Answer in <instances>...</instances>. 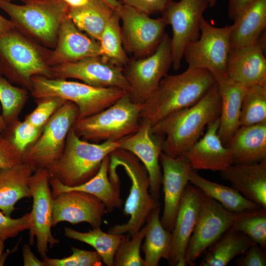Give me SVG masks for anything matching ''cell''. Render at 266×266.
I'll use <instances>...</instances> for the list:
<instances>
[{
	"instance_id": "1",
	"label": "cell",
	"mask_w": 266,
	"mask_h": 266,
	"mask_svg": "<svg viewBox=\"0 0 266 266\" xmlns=\"http://www.w3.org/2000/svg\"><path fill=\"white\" fill-rule=\"evenodd\" d=\"M221 97L217 83L195 104L175 111L151 126L152 133L164 137L162 152L173 158L186 154L204 128L218 118Z\"/></svg>"
},
{
	"instance_id": "2",
	"label": "cell",
	"mask_w": 266,
	"mask_h": 266,
	"mask_svg": "<svg viewBox=\"0 0 266 266\" xmlns=\"http://www.w3.org/2000/svg\"><path fill=\"white\" fill-rule=\"evenodd\" d=\"M216 81L208 70L188 68L176 75L166 74L143 103L140 118L151 126L169 114L199 101Z\"/></svg>"
},
{
	"instance_id": "3",
	"label": "cell",
	"mask_w": 266,
	"mask_h": 266,
	"mask_svg": "<svg viewBox=\"0 0 266 266\" xmlns=\"http://www.w3.org/2000/svg\"><path fill=\"white\" fill-rule=\"evenodd\" d=\"M51 51L15 28L9 30L0 35V75L30 91L33 76L53 78Z\"/></svg>"
},
{
	"instance_id": "4",
	"label": "cell",
	"mask_w": 266,
	"mask_h": 266,
	"mask_svg": "<svg viewBox=\"0 0 266 266\" xmlns=\"http://www.w3.org/2000/svg\"><path fill=\"white\" fill-rule=\"evenodd\" d=\"M23 4L0 0V9L15 28L44 46L55 48L61 23L69 6L62 0H21Z\"/></svg>"
},
{
	"instance_id": "5",
	"label": "cell",
	"mask_w": 266,
	"mask_h": 266,
	"mask_svg": "<svg viewBox=\"0 0 266 266\" xmlns=\"http://www.w3.org/2000/svg\"><path fill=\"white\" fill-rule=\"evenodd\" d=\"M109 156V168L116 170L118 166L123 167L132 184L123 209L124 214L129 216V219L126 223L110 228L108 233H126L132 237L144 226L150 214L160 203L150 194L148 172L136 156L121 149L115 150Z\"/></svg>"
},
{
	"instance_id": "6",
	"label": "cell",
	"mask_w": 266,
	"mask_h": 266,
	"mask_svg": "<svg viewBox=\"0 0 266 266\" xmlns=\"http://www.w3.org/2000/svg\"><path fill=\"white\" fill-rule=\"evenodd\" d=\"M120 142H89L80 138L71 128L61 156L48 169L49 174L66 186L83 184L98 173L106 156L119 149Z\"/></svg>"
},
{
	"instance_id": "7",
	"label": "cell",
	"mask_w": 266,
	"mask_h": 266,
	"mask_svg": "<svg viewBox=\"0 0 266 266\" xmlns=\"http://www.w3.org/2000/svg\"><path fill=\"white\" fill-rule=\"evenodd\" d=\"M142 106L128 93L105 109L77 119L72 128L80 138L91 142L119 141L139 129Z\"/></svg>"
},
{
	"instance_id": "8",
	"label": "cell",
	"mask_w": 266,
	"mask_h": 266,
	"mask_svg": "<svg viewBox=\"0 0 266 266\" xmlns=\"http://www.w3.org/2000/svg\"><path fill=\"white\" fill-rule=\"evenodd\" d=\"M30 91L36 99L56 97L72 102L78 109V119L105 109L128 94L118 88H99L84 83L39 75L32 78Z\"/></svg>"
},
{
	"instance_id": "9",
	"label": "cell",
	"mask_w": 266,
	"mask_h": 266,
	"mask_svg": "<svg viewBox=\"0 0 266 266\" xmlns=\"http://www.w3.org/2000/svg\"><path fill=\"white\" fill-rule=\"evenodd\" d=\"M232 26L215 27L203 18L200 35L185 48L183 57L190 68L208 70L217 83L228 79L227 63L231 46Z\"/></svg>"
},
{
	"instance_id": "10",
	"label": "cell",
	"mask_w": 266,
	"mask_h": 266,
	"mask_svg": "<svg viewBox=\"0 0 266 266\" xmlns=\"http://www.w3.org/2000/svg\"><path fill=\"white\" fill-rule=\"evenodd\" d=\"M79 115L78 109L66 100L50 117L40 136L23 154V162L34 170L49 168L61 156L67 135Z\"/></svg>"
},
{
	"instance_id": "11",
	"label": "cell",
	"mask_w": 266,
	"mask_h": 266,
	"mask_svg": "<svg viewBox=\"0 0 266 266\" xmlns=\"http://www.w3.org/2000/svg\"><path fill=\"white\" fill-rule=\"evenodd\" d=\"M172 65L171 38L165 33L160 43L150 55L129 60L124 67L129 84L128 94L135 102L143 104L167 74Z\"/></svg>"
},
{
	"instance_id": "12",
	"label": "cell",
	"mask_w": 266,
	"mask_h": 266,
	"mask_svg": "<svg viewBox=\"0 0 266 266\" xmlns=\"http://www.w3.org/2000/svg\"><path fill=\"white\" fill-rule=\"evenodd\" d=\"M238 214L203 194L196 225L186 252V265H194L203 252L232 227Z\"/></svg>"
},
{
	"instance_id": "13",
	"label": "cell",
	"mask_w": 266,
	"mask_h": 266,
	"mask_svg": "<svg viewBox=\"0 0 266 266\" xmlns=\"http://www.w3.org/2000/svg\"><path fill=\"white\" fill-rule=\"evenodd\" d=\"M208 6L207 0L172 1L162 13L167 25L172 28V66L175 70L181 66L186 47L199 37L203 14Z\"/></svg>"
},
{
	"instance_id": "14",
	"label": "cell",
	"mask_w": 266,
	"mask_h": 266,
	"mask_svg": "<svg viewBox=\"0 0 266 266\" xmlns=\"http://www.w3.org/2000/svg\"><path fill=\"white\" fill-rule=\"evenodd\" d=\"M49 176L48 169L38 168L30 179L33 201L30 212L29 242L33 245L36 238L37 251L42 259L47 257L49 246L51 248L60 242L51 232L53 198Z\"/></svg>"
},
{
	"instance_id": "15",
	"label": "cell",
	"mask_w": 266,
	"mask_h": 266,
	"mask_svg": "<svg viewBox=\"0 0 266 266\" xmlns=\"http://www.w3.org/2000/svg\"><path fill=\"white\" fill-rule=\"evenodd\" d=\"M122 22L124 47L135 58L146 57L157 49L167 24L162 17L154 19L129 5L122 3L117 10Z\"/></svg>"
},
{
	"instance_id": "16",
	"label": "cell",
	"mask_w": 266,
	"mask_h": 266,
	"mask_svg": "<svg viewBox=\"0 0 266 266\" xmlns=\"http://www.w3.org/2000/svg\"><path fill=\"white\" fill-rule=\"evenodd\" d=\"M52 71L53 78H74L92 86L118 88L128 93L130 90L124 68L110 63L101 56L55 66Z\"/></svg>"
},
{
	"instance_id": "17",
	"label": "cell",
	"mask_w": 266,
	"mask_h": 266,
	"mask_svg": "<svg viewBox=\"0 0 266 266\" xmlns=\"http://www.w3.org/2000/svg\"><path fill=\"white\" fill-rule=\"evenodd\" d=\"M151 129L150 123L141 119L139 129L121 139L119 149L131 153L143 165L150 180V193L159 201L162 180L160 157L164 137L152 133Z\"/></svg>"
},
{
	"instance_id": "18",
	"label": "cell",
	"mask_w": 266,
	"mask_h": 266,
	"mask_svg": "<svg viewBox=\"0 0 266 266\" xmlns=\"http://www.w3.org/2000/svg\"><path fill=\"white\" fill-rule=\"evenodd\" d=\"M52 204V227L61 222H67L73 225L87 222L93 228H100L102 217L107 213L100 200L82 191L63 192L53 198Z\"/></svg>"
},
{
	"instance_id": "19",
	"label": "cell",
	"mask_w": 266,
	"mask_h": 266,
	"mask_svg": "<svg viewBox=\"0 0 266 266\" xmlns=\"http://www.w3.org/2000/svg\"><path fill=\"white\" fill-rule=\"evenodd\" d=\"M160 162L163 169L162 184L164 194V207L160 220L163 227L171 232L193 168L185 155L173 158L162 152Z\"/></svg>"
},
{
	"instance_id": "20",
	"label": "cell",
	"mask_w": 266,
	"mask_h": 266,
	"mask_svg": "<svg viewBox=\"0 0 266 266\" xmlns=\"http://www.w3.org/2000/svg\"><path fill=\"white\" fill-rule=\"evenodd\" d=\"M203 193L197 187L188 184L182 197L171 232L168 264L186 266L185 257L190 238L197 221Z\"/></svg>"
},
{
	"instance_id": "21",
	"label": "cell",
	"mask_w": 266,
	"mask_h": 266,
	"mask_svg": "<svg viewBox=\"0 0 266 266\" xmlns=\"http://www.w3.org/2000/svg\"><path fill=\"white\" fill-rule=\"evenodd\" d=\"M100 56L102 51L100 42L80 30L67 15L59 28L56 46L52 49L50 66Z\"/></svg>"
},
{
	"instance_id": "22",
	"label": "cell",
	"mask_w": 266,
	"mask_h": 266,
	"mask_svg": "<svg viewBox=\"0 0 266 266\" xmlns=\"http://www.w3.org/2000/svg\"><path fill=\"white\" fill-rule=\"evenodd\" d=\"M265 45L258 41L251 45L231 49L227 67L229 79L245 88L266 84Z\"/></svg>"
},
{
	"instance_id": "23",
	"label": "cell",
	"mask_w": 266,
	"mask_h": 266,
	"mask_svg": "<svg viewBox=\"0 0 266 266\" xmlns=\"http://www.w3.org/2000/svg\"><path fill=\"white\" fill-rule=\"evenodd\" d=\"M219 125V118L210 122L204 136L186 153L193 169L220 172L233 164L231 151L218 134Z\"/></svg>"
},
{
	"instance_id": "24",
	"label": "cell",
	"mask_w": 266,
	"mask_h": 266,
	"mask_svg": "<svg viewBox=\"0 0 266 266\" xmlns=\"http://www.w3.org/2000/svg\"><path fill=\"white\" fill-rule=\"evenodd\" d=\"M110 162V156L102 161L98 173L91 179L78 186L69 187L62 184L57 178L50 175L49 183L53 198L69 191H78L90 194L105 205L107 213L115 209H120L123 203L120 197V183L111 180L108 176Z\"/></svg>"
},
{
	"instance_id": "25",
	"label": "cell",
	"mask_w": 266,
	"mask_h": 266,
	"mask_svg": "<svg viewBox=\"0 0 266 266\" xmlns=\"http://www.w3.org/2000/svg\"><path fill=\"white\" fill-rule=\"evenodd\" d=\"M220 175L246 199L266 209V160L253 164H233L220 171Z\"/></svg>"
},
{
	"instance_id": "26",
	"label": "cell",
	"mask_w": 266,
	"mask_h": 266,
	"mask_svg": "<svg viewBox=\"0 0 266 266\" xmlns=\"http://www.w3.org/2000/svg\"><path fill=\"white\" fill-rule=\"evenodd\" d=\"M233 164H253L266 160V122L240 126L226 145Z\"/></svg>"
},
{
	"instance_id": "27",
	"label": "cell",
	"mask_w": 266,
	"mask_h": 266,
	"mask_svg": "<svg viewBox=\"0 0 266 266\" xmlns=\"http://www.w3.org/2000/svg\"><path fill=\"white\" fill-rule=\"evenodd\" d=\"M217 84L221 97L217 133L226 146L240 127L241 106L246 88L229 79Z\"/></svg>"
},
{
	"instance_id": "28",
	"label": "cell",
	"mask_w": 266,
	"mask_h": 266,
	"mask_svg": "<svg viewBox=\"0 0 266 266\" xmlns=\"http://www.w3.org/2000/svg\"><path fill=\"white\" fill-rule=\"evenodd\" d=\"M34 170L23 163L16 166L0 169V210L10 216L20 200L32 198L30 177Z\"/></svg>"
},
{
	"instance_id": "29",
	"label": "cell",
	"mask_w": 266,
	"mask_h": 266,
	"mask_svg": "<svg viewBox=\"0 0 266 266\" xmlns=\"http://www.w3.org/2000/svg\"><path fill=\"white\" fill-rule=\"evenodd\" d=\"M231 49L256 43L266 27V0H257L232 25Z\"/></svg>"
},
{
	"instance_id": "30",
	"label": "cell",
	"mask_w": 266,
	"mask_h": 266,
	"mask_svg": "<svg viewBox=\"0 0 266 266\" xmlns=\"http://www.w3.org/2000/svg\"><path fill=\"white\" fill-rule=\"evenodd\" d=\"M115 12L101 0H88L83 5L69 7L67 16L80 30L99 41L104 28Z\"/></svg>"
},
{
	"instance_id": "31",
	"label": "cell",
	"mask_w": 266,
	"mask_h": 266,
	"mask_svg": "<svg viewBox=\"0 0 266 266\" xmlns=\"http://www.w3.org/2000/svg\"><path fill=\"white\" fill-rule=\"evenodd\" d=\"M189 181L204 195L213 199L231 212L240 213L262 207L246 199L234 188L205 179L193 169L190 173Z\"/></svg>"
},
{
	"instance_id": "32",
	"label": "cell",
	"mask_w": 266,
	"mask_h": 266,
	"mask_svg": "<svg viewBox=\"0 0 266 266\" xmlns=\"http://www.w3.org/2000/svg\"><path fill=\"white\" fill-rule=\"evenodd\" d=\"M160 211L159 205L153 210L146 222L147 229L142 246L145 266H158L162 258L167 260L169 257L171 232L162 226Z\"/></svg>"
},
{
	"instance_id": "33",
	"label": "cell",
	"mask_w": 266,
	"mask_h": 266,
	"mask_svg": "<svg viewBox=\"0 0 266 266\" xmlns=\"http://www.w3.org/2000/svg\"><path fill=\"white\" fill-rule=\"evenodd\" d=\"M208 250L200 266H226L234 257L244 254L253 242L245 234L229 229Z\"/></svg>"
},
{
	"instance_id": "34",
	"label": "cell",
	"mask_w": 266,
	"mask_h": 266,
	"mask_svg": "<svg viewBox=\"0 0 266 266\" xmlns=\"http://www.w3.org/2000/svg\"><path fill=\"white\" fill-rule=\"evenodd\" d=\"M65 235L92 246L103 262L107 266H113L116 250L125 237L124 234L105 233L100 228H93L87 232H80L71 228L64 229Z\"/></svg>"
},
{
	"instance_id": "35",
	"label": "cell",
	"mask_w": 266,
	"mask_h": 266,
	"mask_svg": "<svg viewBox=\"0 0 266 266\" xmlns=\"http://www.w3.org/2000/svg\"><path fill=\"white\" fill-rule=\"evenodd\" d=\"M120 18L115 12L107 22L99 42L104 59L121 67L127 64L129 59L123 45Z\"/></svg>"
},
{
	"instance_id": "36",
	"label": "cell",
	"mask_w": 266,
	"mask_h": 266,
	"mask_svg": "<svg viewBox=\"0 0 266 266\" xmlns=\"http://www.w3.org/2000/svg\"><path fill=\"white\" fill-rule=\"evenodd\" d=\"M266 122V84L246 88L242 100L240 126Z\"/></svg>"
},
{
	"instance_id": "37",
	"label": "cell",
	"mask_w": 266,
	"mask_h": 266,
	"mask_svg": "<svg viewBox=\"0 0 266 266\" xmlns=\"http://www.w3.org/2000/svg\"><path fill=\"white\" fill-rule=\"evenodd\" d=\"M266 209L263 207L239 213L230 229L242 233L265 249L266 246Z\"/></svg>"
},
{
	"instance_id": "38",
	"label": "cell",
	"mask_w": 266,
	"mask_h": 266,
	"mask_svg": "<svg viewBox=\"0 0 266 266\" xmlns=\"http://www.w3.org/2000/svg\"><path fill=\"white\" fill-rule=\"evenodd\" d=\"M28 97V90L13 86L7 79L0 75L1 115L7 126L18 121L19 115Z\"/></svg>"
},
{
	"instance_id": "39",
	"label": "cell",
	"mask_w": 266,
	"mask_h": 266,
	"mask_svg": "<svg viewBox=\"0 0 266 266\" xmlns=\"http://www.w3.org/2000/svg\"><path fill=\"white\" fill-rule=\"evenodd\" d=\"M147 229L146 224L132 236L131 239L129 234L125 235L115 253L113 266H145L140 249Z\"/></svg>"
},
{
	"instance_id": "40",
	"label": "cell",
	"mask_w": 266,
	"mask_h": 266,
	"mask_svg": "<svg viewBox=\"0 0 266 266\" xmlns=\"http://www.w3.org/2000/svg\"><path fill=\"white\" fill-rule=\"evenodd\" d=\"M43 128L36 127L28 121H17L8 126L3 135L7 137L23 154L38 138Z\"/></svg>"
},
{
	"instance_id": "41",
	"label": "cell",
	"mask_w": 266,
	"mask_h": 266,
	"mask_svg": "<svg viewBox=\"0 0 266 266\" xmlns=\"http://www.w3.org/2000/svg\"><path fill=\"white\" fill-rule=\"evenodd\" d=\"M36 100L38 101L37 106L24 120L39 128H43L53 114L66 101L56 97Z\"/></svg>"
},
{
	"instance_id": "42",
	"label": "cell",
	"mask_w": 266,
	"mask_h": 266,
	"mask_svg": "<svg viewBox=\"0 0 266 266\" xmlns=\"http://www.w3.org/2000/svg\"><path fill=\"white\" fill-rule=\"evenodd\" d=\"M30 212L22 217L13 219L0 210V238L4 241L16 236L20 233L30 227Z\"/></svg>"
},
{
	"instance_id": "43",
	"label": "cell",
	"mask_w": 266,
	"mask_h": 266,
	"mask_svg": "<svg viewBox=\"0 0 266 266\" xmlns=\"http://www.w3.org/2000/svg\"><path fill=\"white\" fill-rule=\"evenodd\" d=\"M23 163V154L7 137L0 135V169L11 167Z\"/></svg>"
},
{
	"instance_id": "44",
	"label": "cell",
	"mask_w": 266,
	"mask_h": 266,
	"mask_svg": "<svg viewBox=\"0 0 266 266\" xmlns=\"http://www.w3.org/2000/svg\"><path fill=\"white\" fill-rule=\"evenodd\" d=\"M122 3L129 5L149 15L162 13L173 0H120Z\"/></svg>"
},
{
	"instance_id": "45",
	"label": "cell",
	"mask_w": 266,
	"mask_h": 266,
	"mask_svg": "<svg viewBox=\"0 0 266 266\" xmlns=\"http://www.w3.org/2000/svg\"><path fill=\"white\" fill-rule=\"evenodd\" d=\"M264 248L253 242L243 256L238 259L236 264L239 266H265L266 255Z\"/></svg>"
},
{
	"instance_id": "46",
	"label": "cell",
	"mask_w": 266,
	"mask_h": 266,
	"mask_svg": "<svg viewBox=\"0 0 266 266\" xmlns=\"http://www.w3.org/2000/svg\"><path fill=\"white\" fill-rule=\"evenodd\" d=\"M72 255L77 266H101L102 260L97 251L82 250L72 247Z\"/></svg>"
},
{
	"instance_id": "47",
	"label": "cell",
	"mask_w": 266,
	"mask_h": 266,
	"mask_svg": "<svg viewBox=\"0 0 266 266\" xmlns=\"http://www.w3.org/2000/svg\"><path fill=\"white\" fill-rule=\"evenodd\" d=\"M257 0H229L228 17L235 21L248 7Z\"/></svg>"
},
{
	"instance_id": "48",
	"label": "cell",
	"mask_w": 266,
	"mask_h": 266,
	"mask_svg": "<svg viewBox=\"0 0 266 266\" xmlns=\"http://www.w3.org/2000/svg\"><path fill=\"white\" fill-rule=\"evenodd\" d=\"M22 255L24 266H45L43 261L36 258L28 244H24L22 249Z\"/></svg>"
},
{
	"instance_id": "49",
	"label": "cell",
	"mask_w": 266,
	"mask_h": 266,
	"mask_svg": "<svg viewBox=\"0 0 266 266\" xmlns=\"http://www.w3.org/2000/svg\"><path fill=\"white\" fill-rule=\"evenodd\" d=\"M43 261L45 266H77L76 260L72 254L62 259H52L46 257Z\"/></svg>"
},
{
	"instance_id": "50",
	"label": "cell",
	"mask_w": 266,
	"mask_h": 266,
	"mask_svg": "<svg viewBox=\"0 0 266 266\" xmlns=\"http://www.w3.org/2000/svg\"><path fill=\"white\" fill-rule=\"evenodd\" d=\"M14 28L15 27L10 20L0 14V35Z\"/></svg>"
},
{
	"instance_id": "51",
	"label": "cell",
	"mask_w": 266,
	"mask_h": 266,
	"mask_svg": "<svg viewBox=\"0 0 266 266\" xmlns=\"http://www.w3.org/2000/svg\"><path fill=\"white\" fill-rule=\"evenodd\" d=\"M66 3L69 7H78L86 4L88 0H62Z\"/></svg>"
},
{
	"instance_id": "52",
	"label": "cell",
	"mask_w": 266,
	"mask_h": 266,
	"mask_svg": "<svg viewBox=\"0 0 266 266\" xmlns=\"http://www.w3.org/2000/svg\"><path fill=\"white\" fill-rule=\"evenodd\" d=\"M108 5H109L114 10L117 11L122 3L118 0H101Z\"/></svg>"
},
{
	"instance_id": "53",
	"label": "cell",
	"mask_w": 266,
	"mask_h": 266,
	"mask_svg": "<svg viewBox=\"0 0 266 266\" xmlns=\"http://www.w3.org/2000/svg\"><path fill=\"white\" fill-rule=\"evenodd\" d=\"M7 125L0 113V135L3 134L7 128Z\"/></svg>"
},
{
	"instance_id": "54",
	"label": "cell",
	"mask_w": 266,
	"mask_h": 266,
	"mask_svg": "<svg viewBox=\"0 0 266 266\" xmlns=\"http://www.w3.org/2000/svg\"><path fill=\"white\" fill-rule=\"evenodd\" d=\"M4 241L0 238V259L1 258L2 252L4 247Z\"/></svg>"
},
{
	"instance_id": "55",
	"label": "cell",
	"mask_w": 266,
	"mask_h": 266,
	"mask_svg": "<svg viewBox=\"0 0 266 266\" xmlns=\"http://www.w3.org/2000/svg\"><path fill=\"white\" fill-rule=\"evenodd\" d=\"M218 0H207L209 7H212L217 3Z\"/></svg>"
}]
</instances>
